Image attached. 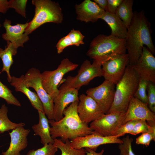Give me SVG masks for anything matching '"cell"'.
<instances>
[{
    "mask_svg": "<svg viewBox=\"0 0 155 155\" xmlns=\"http://www.w3.org/2000/svg\"><path fill=\"white\" fill-rule=\"evenodd\" d=\"M84 37L80 31L71 30L67 35L61 38L57 43L56 45L57 53H61L65 48L70 46H79L84 44L83 40Z\"/></svg>",
    "mask_w": 155,
    "mask_h": 155,
    "instance_id": "cb8c5ba5",
    "label": "cell"
},
{
    "mask_svg": "<svg viewBox=\"0 0 155 155\" xmlns=\"http://www.w3.org/2000/svg\"><path fill=\"white\" fill-rule=\"evenodd\" d=\"M35 13L25 33L29 35L42 25L48 22L59 24L63 20L61 9L58 3L50 0H32Z\"/></svg>",
    "mask_w": 155,
    "mask_h": 155,
    "instance_id": "5b68a950",
    "label": "cell"
},
{
    "mask_svg": "<svg viewBox=\"0 0 155 155\" xmlns=\"http://www.w3.org/2000/svg\"><path fill=\"white\" fill-rule=\"evenodd\" d=\"M86 150L85 155H103L104 150L103 149L99 152L97 153L96 151L89 148H85Z\"/></svg>",
    "mask_w": 155,
    "mask_h": 155,
    "instance_id": "ab89813d",
    "label": "cell"
},
{
    "mask_svg": "<svg viewBox=\"0 0 155 155\" xmlns=\"http://www.w3.org/2000/svg\"><path fill=\"white\" fill-rule=\"evenodd\" d=\"M146 121L144 120H137L129 133L136 135L140 133H155V125L151 126Z\"/></svg>",
    "mask_w": 155,
    "mask_h": 155,
    "instance_id": "f1b7e54d",
    "label": "cell"
},
{
    "mask_svg": "<svg viewBox=\"0 0 155 155\" xmlns=\"http://www.w3.org/2000/svg\"><path fill=\"white\" fill-rule=\"evenodd\" d=\"M100 19L104 20L111 28L110 35L119 38H126L127 29L122 21L115 13L105 11Z\"/></svg>",
    "mask_w": 155,
    "mask_h": 155,
    "instance_id": "44dd1931",
    "label": "cell"
},
{
    "mask_svg": "<svg viewBox=\"0 0 155 155\" xmlns=\"http://www.w3.org/2000/svg\"><path fill=\"white\" fill-rule=\"evenodd\" d=\"M155 83L149 82L147 91L148 98L147 105L149 109L155 113Z\"/></svg>",
    "mask_w": 155,
    "mask_h": 155,
    "instance_id": "836d02e7",
    "label": "cell"
},
{
    "mask_svg": "<svg viewBox=\"0 0 155 155\" xmlns=\"http://www.w3.org/2000/svg\"><path fill=\"white\" fill-rule=\"evenodd\" d=\"M102 65L93 61L91 63L88 60L84 61L74 76H69L61 80V87H69L78 90L82 86L87 85L94 78L102 76Z\"/></svg>",
    "mask_w": 155,
    "mask_h": 155,
    "instance_id": "52a82bcc",
    "label": "cell"
},
{
    "mask_svg": "<svg viewBox=\"0 0 155 155\" xmlns=\"http://www.w3.org/2000/svg\"><path fill=\"white\" fill-rule=\"evenodd\" d=\"M125 113L114 112L104 114L92 122L90 127L93 130L104 136H113L122 125Z\"/></svg>",
    "mask_w": 155,
    "mask_h": 155,
    "instance_id": "9c48e42d",
    "label": "cell"
},
{
    "mask_svg": "<svg viewBox=\"0 0 155 155\" xmlns=\"http://www.w3.org/2000/svg\"><path fill=\"white\" fill-rule=\"evenodd\" d=\"M140 77L128 64L120 80L115 85L113 101L108 113L114 112L125 113L131 98L137 88Z\"/></svg>",
    "mask_w": 155,
    "mask_h": 155,
    "instance_id": "277c9868",
    "label": "cell"
},
{
    "mask_svg": "<svg viewBox=\"0 0 155 155\" xmlns=\"http://www.w3.org/2000/svg\"><path fill=\"white\" fill-rule=\"evenodd\" d=\"M75 148H89L96 151L100 145L110 144H120L122 140L117 136H104L93 131L91 134L78 137L70 141Z\"/></svg>",
    "mask_w": 155,
    "mask_h": 155,
    "instance_id": "7c38bea8",
    "label": "cell"
},
{
    "mask_svg": "<svg viewBox=\"0 0 155 155\" xmlns=\"http://www.w3.org/2000/svg\"><path fill=\"white\" fill-rule=\"evenodd\" d=\"M42 147L29 150L25 155H55L58 148L53 144H49Z\"/></svg>",
    "mask_w": 155,
    "mask_h": 155,
    "instance_id": "4dcf8cb0",
    "label": "cell"
},
{
    "mask_svg": "<svg viewBox=\"0 0 155 155\" xmlns=\"http://www.w3.org/2000/svg\"><path fill=\"white\" fill-rule=\"evenodd\" d=\"M28 25L29 22H27L12 25L11 20L6 18L3 23L5 32L2 34V37L7 42L14 44L18 48L23 47L24 43L29 40V35L25 33Z\"/></svg>",
    "mask_w": 155,
    "mask_h": 155,
    "instance_id": "e0dca14e",
    "label": "cell"
},
{
    "mask_svg": "<svg viewBox=\"0 0 155 155\" xmlns=\"http://www.w3.org/2000/svg\"><path fill=\"white\" fill-rule=\"evenodd\" d=\"M150 26L151 24L143 11L133 12L125 38L129 65H133L138 61L142 53L144 45H146L152 54L155 53Z\"/></svg>",
    "mask_w": 155,
    "mask_h": 155,
    "instance_id": "6da1fadb",
    "label": "cell"
},
{
    "mask_svg": "<svg viewBox=\"0 0 155 155\" xmlns=\"http://www.w3.org/2000/svg\"><path fill=\"white\" fill-rule=\"evenodd\" d=\"M115 85L105 80L100 85L87 90L86 93L99 105L104 114H107L113 103Z\"/></svg>",
    "mask_w": 155,
    "mask_h": 155,
    "instance_id": "8fae6325",
    "label": "cell"
},
{
    "mask_svg": "<svg viewBox=\"0 0 155 155\" xmlns=\"http://www.w3.org/2000/svg\"><path fill=\"white\" fill-rule=\"evenodd\" d=\"M149 81L140 78L138 85L133 96L147 104L146 91Z\"/></svg>",
    "mask_w": 155,
    "mask_h": 155,
    "instance_id": "f546056e",
    "label": "cell"
},
{
    "mask_svg": "<svg viewBox=\"0 0 155 155\" xmlns=\"http://www.w3.org/2000/svg\"><path fill=\"white\" fill-rule=\"evenodd\" d=\"M77 111L80 119L88 124L104 114L98 103L91 97L84 94L79 96Z\"/></svg>",
    "mask_w": 155,
    "mask_h": 155,
    "instance_id": "5bb4252c",
    "label": "cell"
},
{
    "mask_svg": "<svg viewBox=\"0 0 155 155\" xmlns=\"http://www.w3.org/2000/svg\"><path fill=\"white\" fill-rule=\"evenodd\" d=\"M8 108L5 104H2L0 108V133L16 128L24 127L25 124L23 123H13L9 119L7 116Z\"/></svg>",
    "mask_w": 155,
    "mask_h": 155,
    "instance_id": "484cf974",
    "label": "cell"
},
{
    "mask_svg": "<svg viewBox=\"0 0 155 155\" xmlns=\"http://www.w3.org/2000/svg\"><path fill=\"white\" fill-rule=\"evenodd\" d=\"M107 5L106 11L115 13L116 9L123 0H107Z\"/></svg>",
    "mask_w": 155,
    "mask_h": 155,
    "instance_id": "8d00e7d4",
    "label": "cell"
},
{
    "mask_svg": "<svg viewBox=\"0 0 155 155\" xmlns=\"http://www.w3.org/2000/svg\"><path fill=\"white\" fill-rule=\"evenodd\" d=\"M41 74L38 69L34 67L30 69L24 75L25 83L28 87L32 88L36 91L48 119H53V99L43 88Z\"/></svg>",
    "mask_w": 155,
    "mask_h": 155,
    "instance_id": "ba28073f",
    "label": "cell"
},
{
    "mask_svg": "<svg viewBox=\"0 0 155 155\" xmlns=\"http://www.w3.org/2000/svg\"><path fill=\"white\" fill-rule=\"evenodd\" d=\"M9 1V8H13L16 12L23 17L26 18L27 0H10Z\"/></svg>",
    "mask_w": 155,
    "mask_h": 155,
    "instance_id": "1f68e13d",
    "label": "cell"
},
{
    "mask_svg": "<svg viewBox=\"0 0 155 155\" xmlns=\"http://www.w3.org/2000/svg\"><path fill=\"white\" fill-rule=\"evenodd\" d=\"M139 75L140 78L155 83V57L145 46L140 58L131 65Z\"/></svg>",
    "mask_w": 155,
    "mask_h": 155,
    "instance_id": "9a60e30c",
    "label": "cell"
},
{
    "mask_svg": "<svg viewBox=\"0 0 155 155\" xmlns=\"http://www.w3.org/2000/svg\"><path fill=\"white\" fill-rule=\"evenodd\" d=\"M1 73L0 72V74ZM0 98L4 99L8 104L21 106L19 100L14 96L11 91L0 80Z\"/></svg>",
    "mask_w": 155,
    "mask_h": 155,
    "instance_id": "83f0119b",
    "label": "cell"
},
{
    "mask_svg": "<svg viewBox=\"0 0 155 155\" xmlns=\"http://www.w3.org/2000/svg\"><path fill=\"white\" fill-rule=\"evenodd\" d=\"M58 94L53 99V120L58 121L63 117L64 110L68 105L79 101L78 90L69 87H60Z\"/></svg>",
    "mask_w": 155,
    "mask_h": 155,
    "instance_id": "2e32d148",
    "label": "cell"
},
{
    "mask_svg": "<svg viewBox=\"0 0 155 155\" xmlns=\"http://www.w3.org/2000/svg\"><path fill=\"white\" fill-rule=\"evenodd\" d=\"M129 63V58L127 53L112 57L102 64V76L105 80L116 85L122 77Z\"/></svg>",
    "mask_w": 155,
    "mask_h": 155,
    "instance_id": "30bf717a",
    "label": "cell"
},
{
    "mask_svg": "<svg viewBox=\"0 0 155 155\" xmlns=\"http://www.w3.org/2000/svg\"><path fill=\"white\" fill-rule=\"evenodd\" d=\"M134 120H145L150 125H155V113L149 109L147 104L133 96L130 100L122 125Z\"/></svg>",
    "mask_w": 155,
    "mask_h": 155,
    "instance_id": "4fadbf2b",
    "label": "cell"
},
{
    "mask_svg": "<svg viewBox=\"0 0 155 155\" xmlns=\"http://www.w3.org/2000/svg\"><path fill=\"white\" fill-rule=\"evenodd\" d=\"M9 9L7 0H0V13H6Z\"/></svg>",
    "mask_w": 155,
    "mask_h": 155,
    "instance_id": "74e56055",
    "label": "cell"
},
{
    "mask_svg": "<svg viewBox=\"0 0 155 155\" xmlns=\"http://www.w3.org/2000/svg\"><path fill=\"white\" fill-rule=\"evenodd\" d=\"M94 1L97 3L102 9L106 11L107 5V0H94Z\"/></svg>",
    "mask_w": 155,
    "mask_h": 155,
    "instance_id": "f35d334b",
    "label": "cell"
},
{
    "mask_svg": "<svg viewBox=\"0 0 155 155\" xmlns=\"http://www.w3.org/2000/svg\"><path fill=\"white\" fill-rule=\"evenodd\" d=\"M133 0H123L115 14L124 23L127 29L130 25L133 15L132 10Z\"/></svg>",
    "mask_w": 155,
    "mask_h": 155,
    "instance_id": "d4e9b609",
    "label": "cell"
},
{
    "mask_svg": "<svg viewBox=\"0 0 155 155\" xmlns=\"http://www.w3.org/2000/svg\"><path fill=\"white\" fill-rule=\"evenodd\" d=\"M78 65L66 58L63 59L57 68L53 71H45L41 73L42 86L53 99L59 92L58 89L64 76L69 72L75 69Z\"/></svg>",
    "mask_w": 155,
    "mask_h": 155,
    "instance_id": "8992f818",
    "label": "cell"
},
{
    "mask_svg": "<svg viewBox=\"0 0 155 155\" xmlns=\"http://www.w3.org/2000/svg\"><path fill=\"white\" fill-rule=\"evenodd\" d=\"M137 120L130 121L121 125L114 133L113 136H117L119 137L124 135L126 133H129L132 130Z\"/></svg>",
    "mask_w": 155,
    "mask_h": 155,
    "instance_id": "e575fe53",
    "label": "cell"
},
{
    "mask_svg": "<svg viewBox=\"0 0 155 155\" xmlns=\"http://www.w3.org/2000/svg\"><path fill=\"white\" fill-rule=\"evenodd\" d=\"M77 19L86 22H94L100 19L105 11L94 1L85 0L75 6Z\"/></svg>",
    "mask_w": 155,
    "mask_h": 155,
    "instance_id": "ac0fdd59",
    "label": "cell"
},
{
    "mask_svg": "<svg viewBox=\"0 0 155 155\" xmlns=\"http://www.w3.org/2000/svg\"><path fill=\"white\" fill-rule=\"evenodd\" d=\"M10 84L15 88L16 92L24 94L35 109L44 113L42 104L36 93L32 91L25 84L24 75H22L19 78L12 76Z\"/></svg>",
    "mask_w": 155,
    "mask_h": 155,
    "instance_id": "ffe728a7",
    "label": "cell"
},
{
    "mask_svg": "<svg viewBox=\"0 0 155 155\" xmlns=\"http://www.w3.org/2000/svg\"><path fill=\"white\" fill-rule=\"evenodd\" d=\"M155 140V133H144L138 137L136 139V144H142L147 147L148 146L151 141Z\"/></svg>",
    "mask_w": 155,
    "mask_h": 155,
    "instance_id": "d590c367",
    "label": "cell"
},
{
    "mask_svg": "<svg viewBox=\"0 0 155 155\" xmlns=\"http://www.w3.org/2000/svg\"><path fill=\"white\" fill-rule=\"evenodd\" d=\"M30 131V129L21 127L9 133L11 138L9 146L6 151L2 152V155H20V152L27 146V136Z\"/></svg>",
    "mask_w": 155,
    "mask_h": 155,
    "instance_id": "d6986e66",
    "label": "cell"
},
{
    "mask_svg": "<svg viewBox=\"0 0 155 155\" xmlns=\"http://www.w3.org/2000/svg\"><path fill=\"white\" fill-rule=\"evenodd\" d=\"M53 144L61 151V155H85V148L77 149L71 146L70 141L69 140L65 142L60 139L56 138L54 140Z\"/></svg>",
    "mask_w": 155,
    "mask_h": 155,
    "instance_id": "4316f807",
    "label": "cell"
},
{
    "mask_svg": "<svg viewBox=\"0 0 155 155\" xmlns=\"http://www.w3.org/2000/svg\"><path fill=\"white\" fill-rule=\"evenodd\" d=\"M7 42L6 46L3 49L0 48V58L3 64V67L1 73L5 71L7 75V80L10 83L11 76L10 73L11 66L13 64V56L15 55L17 53L18 48L14 44L9 42Z\"/></svg>",
    "mask_w": 155,
    "mask_h": 155,
    "instance_id": "603a6c76",
    "label": "cell"
},
{
    "mask_svg": "<svg viewBox=\"0 0 155 155\" xmlns=\"http://www.w3.org/2000/svg\"><path fill=\"white\" fill-rule=\"evenodd\" d=\"M78 102L75 101L70 104L64 110L63 117L60 120H49L51 126L50 134L53 140L59 137L65 142L93 133V131L88 124L83 122L79 117L77 111Z\"/></svg>",
    "mask_w": 155,
    "mask_h": 155,
    "instance_id": "7a4b0ae2",
    "label": "cell"
},
{
    "mask_svg": "<svg viewBox=\"0 0 155 155\" xmlns=\"http://www.w3.org/2000/svg\"><path fill=\"white\" fill-rule=\"evenodd\" d=\"M0 18H1V16H0ZM1 24H0V28L1 27Z\"/></svg>",
    "mask_w": 155,
    "mask_h": 155,
    "instance_id": "60d3db41",
    "label": "cell"
},
{
    "mask_svg": "<svg viewBox=\"0 0 155 155\" xmlns=\"http://www.w3.org/2000/svg\"><path fill=\"white\" fill-rule=\"evenodd\" d=\"M39 121L32 126L34 133V135L39 136L41 138V143L44 145L49 144H53L54 140L51 137L50 133V127L49 120L44 112L38 111Z\"/></svg>",
    "mask_w": 155,
    "mask_h": 155,
    "instance_id": "7402d4cb",
    "label": "cell"
},
{
    "mask_svg": "<svg viewBox=\"0 0 155 155\" xmlns=\"http://www.w3.org/2000/svg\"><path fill=\"white\" fill-rule=\"evenodd\" d=\"M122 140V143L119 144L118 146L120 150L119 155H135L132 148L133 139L127 135Z\"/></svg>",
    "mask_w": 155,
    "mask_h": 155,
    "instance_id": "d6a6232c",
    "label": "cell"
},
{
    "mask_svg": "<svg viewBox=\"0 0 155 155\" xmlns=\"http://www.w3.org/2000/svg\"><path fill=\"white\" fill-rule=\"evenodd\" d=\"M126 51L125 39L100 34L91 41L86 55L102 65L112 57L126 53Z\"/></svg>",
    "mask_w": 155,
    "mask_h": 155,
    "instance_id": "3957f363",
    "label": "cell"
}]
</instances>
